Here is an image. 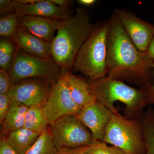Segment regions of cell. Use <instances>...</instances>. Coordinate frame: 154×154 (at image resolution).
<instances>
[{
	"mask_svg": "<svg viewBox=\"0 0 154 154\" xmlns=\"http://www.w3.org/2000/svg\"><path fill=\"white\" fill-rule=\"evenodd\" d=\"M19 16L13 13L0 18V35L2 37H11L18 28Z\"/></svg>",
	"mask_w": 154,
	"mask_h": 154,
	"instance_id": "obj_22",
	"label": "cell"
},
{
	"mask_svg": "<svg viewBox=\"0 0 154 154\" xmlns=\"http://www.w3.org/2000/svg\"><path fill=\"white\" fill-rule=\"evenodd\" d=\"M98 1L96 0H79L78 2L84 7H91L94 5Z\"/></svg>",
	"mask_w": 154,
	"mask_h": 154,
	"instance_id": "obj_32",
	"label": "cell"
},
{
	"mask_svg": "<svg viewBox=\"0 0 154 154\" xmlns=\"http://www.w3.org/2000/svg\"><path fill=\"white\" fill-rule=\"evenodd\" d=\"M58 151L52 132L47 129L25 154H57Z\"/></svg>",
	"mask_w": 154,
	"mask_h": 154,
	"instance_id": "obj_19",
	"label": "cell"
},
{
	"mask_svg": "<svg viewBox=\"0 0 154 154\" xmlns=\"http://www.w3.org/2000/svg\"><path fill=\"white\" fill-rule=\"evenodd\" d=\"M0 154H19L9 143L7 137H2L0 140Z\"/></svg>",
	"mask_w": 154,
	"mask_h": 154,
	"instance_id": "obj_27",
	"label": "cell"
},
{
	"mask_svg": "<svg viewBox=\"0 0 154 154\" xmlns=\"http://www.w3.org/2000/svg\"><path fill=\"white\" fill-rule=\"evenodd\" d=\"M51 2L58 6L64 8H70L73 1L70 0H51Z\"/></svg>",
	"mask_w": 154,
	"mask_h": 154,
	"instance_id": "obj_30",
	"label": "cell"
},
{
	"mask_svg": "<svg viewBox=\"0 0 154 154\" xmlns=\"http://www.w3.org/2000/svg\"><path fill=\"white\" fill-rule=\"evenodd\" d=\"M108 21L107 76L146 89L151 85L149 71L154 60L135 46L114 12Z\"/></svg>",
	"mask_w": 154,
	"mask_h": 154,
	"instance_id": "obj_1",
	"label": "cell"
},
{
	"mask_svg": "<svg viewBox=\"0 0 154 154\" xmlns=\"http://www.w3.org/2000/svg\"><path fill=\"white\" fill-rule=\"evenodd\" d=\"M28 107L18 103L12 102L5 118L1 124V132L4 136L24 127L25 116Z\"/></svg>",
	"mask_w": 154,
	"mask_h": 154,
	"instance_id": "obj_16",
	"label": "cell"
},
{
	"mask_svg": "<svg viewBox=\"0 0 154 154\" xmlns=\"http://www.w3.org/2000/svg\"><path fill=\"white\" fill-rule=\"evenodd\" d=\"M96 100L113 113L118 111L114 106L116 102L125 106L127 117L140 119L148 104L145 91L133 88L124 82L106 76L89 82Z\"/></svg>",
	"mask_w": 154,
	"mask_h": 154,
	"instance_id": "obj_3",
	"label": "cell"
},
{
	"mask_svg": "<svg viewBox=\"0 0 154 154\" xmlns=\"http://www.w3.org/2000/svg\"><path fill=\"white\" fill-rule=\"evenodd\" d=\"M112 114L109 109L96 101L82 109L78 116L91 131L94 141L103 142L105 131Z\"/></svg>",
	"mask_w": 154,
	"mask_h": 154,
	"instance_id": "obj_11",
	"label": "cell"
},
{
	"mask_svg": "<svg viewBox=\"0 0 154 154\" xmlns=\"http://www.w3.org/2000/svg\"><path fill=\"white\" fill-rule=\"evenodd\" d=\"M61 21L32 16H19L18 27L48 42L52 43Z\"/></svg>",
	"mask_w": 154,
	"mask_h": 154,
	"instance_id": "obj_14",
	"label": "cell"
},
{
	"mask_svg": "<svg viewBox=\"0 0 154 154\" xmlns=\"http://www.w3.org/2000/svg\"><path fill=\"white\" fill-rule=\"evenodd\" d=\"M17 47L10 37H2L0 41V67L9 71L13 61Z\"/></svg>",
	"mask_w": 154,
	"mask_h": 154,
	"instance_id": "obj_21",
	"label": "cell"
},
{
	"mask_svg": "<svg viewBox=\"0 0 154 154\" xmlns=\"http://www.w3.org/2000/svg\"><path fill=\"white\" fill-rule=\"evenodd\" d=\"M152 68L153 69L154 73V60ZM145 91L147 99L148 104L152 105L154 106V81L152 85H151L146 89H143Z\"/></svg>",
	"mask_w": 154,
	"mask_h": 154,
	"instance_id": "obj_29",
	"label": "cell"
},
{
	"mask_svg": "<svg viewBox=\"0 0 154 154\" xmlns=\"http://www.w3.org/2000/svg\"><path fill=\"white\" fill-rule=\"evenodd\" d=\"M72 99L82 109L97 101L90 86L84 78L75 75L69 71H61Z\"/></svg>",
	"mask_w": 154,
	"mask_h": 154,
	"instance_id": "obj_15",
	"label": "cell"
},
{
	"mask_svg": "<svg viewBox=\"0 0 154 154\" xmlns=\"http://www.w3.org/2000/svg\"><path fill=\"white\" fill-rule=\"evenodd\" d=\"M113 12L135 46L140 51L146 52L154 36V25L125 9H115Z\"/></svg>",
	"mask_w": 154,
	"mask_h": 154,
	"instance_id": "obj_10",
	"label": "cell"
},
{
	"mask_svg": "<svg viewBox=\"0 0 154 154\" xmlns=\"http://www.w3.org/2000/svg\"><path fill=\"white\" fill-rule=\"evenodd\" d=\"M11 40L17 48L29 54L42 58H52L51 43L39 38L18 27Z\"/></svg>",
	"mask_w": 154,
	"mask_h": 154,
	"instance_id": "obj_13",
	"label": "cell"
},
{
	"mask_svg": "<svg viewBox=\"0 0 154 154\" xmlns=\"http://www.w3.org/2000/svg\"><path fill=\"white\" fill-rule=\"evenodd\" d=\"M146 53L150 57L154 60V34L152 38V41L150 43L148 48L147 50Z\"/></svg>",
	"mask_w": 154,
	"mask_h": 154,
	"instance_id": "obj_31",
	"label": "cell"
},
{
	"mask_svg": "<svg viewBox=\"0 0 154 154\" xmlns=\"http://www.w3.org/2000/svg\"><path fill=\"white\" fill-rule=\"evenodd\" d=\"M49 124L43 107L35 105L28 107L25 114L24 128L40 135L47 129Z\"/></svg>",
	"mask_w": 154,
	"mask_h": 154,
	"instance_id": "obj_18",
	"label": "cell"
},
{
	"mask_svg": "<svg viewBox=\"0 0 154 154\" xmlns=\"http://www.w3.org/2000/svg\"><path fill=\"white\" fill-rule=\"evenodd\" d=\"M103 142L117 147L128 154H146L140 119L128 118L119 112L112 114Z\"/></svg>",
	"mask_w": 154,
	"mask_h": 154,
	"instance_id": "obj_5",
	"label": "cell"
},
{
	"mask_svg": "<svg viewBox=\"0 0 154 154\" xmlns=\"http://www.w3.org/2000/svg\"><path fill=\"white\" fill-rule=\"evenodd\" d=\"M45 115L52 125L59 119L67 115L78 116L82 109L72 99L61 72L53 83L47 101L43 106Z\"/></svg>",
	"mask_w": 154,
	"mask_h": 154,
	"instance_id": "obj_8",
	"label": "cell"
},
{
	"mask_svg": "<svg viewBox=\"0 0 154 154\" xmlns=\"http://www.w3.org/2000/svg\"><path fill=\"white\" fill-rule=\"evenodd\" d=\"M13 84L9 72L0 69V94H8Z\"/></svg>",
	"mask_w": 154,
	"mask_h": 154,
	"instance_id": "obj_24",
	"label": "cell"
},
{
	"mask_svg": "<svg viewBox=\"0 0 154 154\" xmlns=\"http://www.w3.org/2000/svg\"><path fill=\"white\" fill-rule=\"evenodd\" d=\"M108 20L96 23L76 57L72 69L95 81L107 76Z\"/></svg>",
	"mask_w": 154,
	"mask_h": 154,
	"instance_id": "obj_4",
	"label": "cell"
},
{
	"mask_svg": "<svg viewBox=\"0 0 154 154\" xmlns=\"http://www.w3.org/2000/svg\"><path fill=\"white\" fill-rule=\"evenodd\" d=\"M14 1L0 0V16L5 17L15 13Z\"/></svg>",
	"mask_w": 154,
	"mask_h": 154,
	"instance_id": "obj_26",
	"label": "cell"
},
{
	"mask_svg": "<svg viewBox=\"0 0 154 154\" xmlns=\"http://www.w3.org/2000/svg\"><path fill=\"white\" fill-rule=\"evenodd\" d=\"M33 131L22 128L10 133L7 139L19 154H25L39 136Z\"/></svg>",
	"mask_w": 154,
	"mask_h": 154,
	"instance_id": "obj_17",
	"label": "cell"
},
{
	"mask_svg": "<svg viewBox=\"0 0 154 154\" xmlns=\"http://www.w3.org/2000/svg\"><path fill=\"white\" fill-rule=\"evenodd\" d=\"M94 26L84 8H78L72 17L61 21L51 43L52 59L61 71L72 69L76 57Z\"/></svg>",
	"mask_w": 154,
	"mask_h": 154,
	"instance_id": "obj_2",
	"label": "cell"
},
{
	"mask_svg": "<svg viewBox=\"0 0 154 154\" xmlns=\"http://www.w3.org/2000/svg\"><path fill=\"white\" fill-rule=\"evenodd\" d=\"M146 154H154V110L149 108L141 118Z\"/></svg>",
	"mask_w": 154,
	"mask_h": 154,
	"instance_id": "obj_20",
	"label": "cell"
},
{
	"mask_svg": "<svg viewBox=\"0 0 154 154\" xmlns=\"http://www.w3.org/2000/svg\"><path fill=\"white\" fill-rule=\"evenodd\" d=\"M12 100L8 94H0V123H2L8 112Z\"/></svg>",
	"mask_w": 154,
	"mask_h": 154,
	"instance_id": "obj_25",
	"label": "cell"
},
{
	"mask_svg": "<svg viewBox=\"0 0 154 154\" xmlns=\"http://www.w3.org/2000/svg\"><path fill=\"white\" fill-rule=\"evenodd\" d=\"M51 126L53 137L58 149L90 146L95 142L91 131L76 115L65 116Z\"/></svg>",
	"mask_w": 154,
	"mask_h": 154,
	"instance_id": "obj_7",
	"label": "cell"
},
{
	"mask_svg": "<svg viewBox=\"0 0 154 154\" xmlns=\"http://www.w3.org/2000/svg\"><path fill=\"white\" fill-rule=\"evenodd\" d=\"M54 82L40 79L24 80L14 83L8 94L12 102L28 107L34 105L43 107Z\"/></svg>",
	"mask_w": 154,
	"mask_h": 154,
	"instance_id": "obj_9",
	"label": "cell"
},
{
	"mask_svg": "<svg viewBox=\"0 0 154 154\" xmlns=\"http://www.w3.org/2000/svg\"><path fill=\"white\" fill-rule=\"evenodd\" d=\"M14 1L15 13L18 16H36L63 21L73 15V10L70 8H61L51 0H38L29 4H20L17 0Z\"/></svg>",
	"mask_w": 154,
	"mask_h": 154,
	"instance_id": "obj_12",
	"label": "cell"
},
{
	"mask_svg": "<svg viewBox=\"0 0 154 154\" xmlns=\"http://www.w3.org/2000/svg\"><path fill=\"white\" fill-rule=\"evenodd\" d=\"M90 146H83L75 148H61L58 151L57 154H85Z\"/></svg>",
	"mask_w": 154,
	"mask_h": 154,
	"instance_id": "obj_28",
	"label": "cell"
},
{
	"mask_svg": "<svg viewBox=\"0 0 154 154\" xmlns=\"http://www.w3.org/2000/svg\"><path fill=\"white\" fill-rule=\"evenodd\" d=\"M85 154H128L121 149L109 146L103 142L95 141L89 146Z\"/></svg>",
	"mask_w": 154,
	"mask_h": 154,
	"instance_id": "obj_23",
	"label": "cell"
},
{
	"mask_svg": "<svg viewBox=\"0 0 154 154\" xmlns=\"http://www.w3.org/2000/svg\"><path fill=\"white\" fill-rule=\"evenodd\" d=\"M13 83L30 79H45L55 82L61 70L52 58L29 55L17 48L9 71Z\"/></svg>",
	"mask_w": 154,
	"mask_h": 154,
	"instance_id": "obj_6",
	"label": "cell"
}]
</instances>
